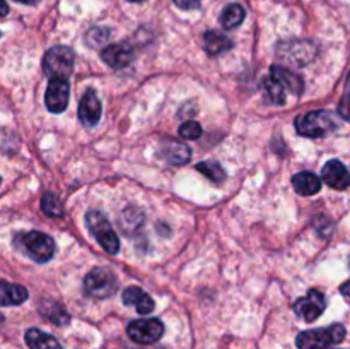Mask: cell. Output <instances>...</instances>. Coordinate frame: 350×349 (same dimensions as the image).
I'll list each match as a JSON object with an SVG mask.
<instances>
[{
    "mask_svg": "<svg viewBox=\"0 0 350 349\" xmlns=\"http://www.w3.org/2000/svg\"><path fill=\"white\" fill-rule=\"evenodd\" d=\"M41 211L50 216V218H62L64 216V205H62L58 195L51 194V192L44 194L43 198H41Z\"/></svg>",
    "mask_w": 350,
    "mask_h": 349,
    "instance_id": "obj_25",
    "label": "cell"
},
{
    "mask_svg": "<svg viewBox=\"0 0 350 349\" xmlns=\"http://www.w3.org/2000/svg\"><path fill=\"white\" fill-rule=\"evenodd\" d=\"M197 170L214 183H222L226 180V171L217 161H202L197 164Z\"/></svg>",
    "mask_w": 350,
    "mask_h": 349,
    "instance_id": "obj_24",
    "label": "cell"
},
{
    "mask_svg": "<svg viewBox=\"0 0 350 349\" xmlns=\"http://www.w3.org/2000/svg\"><path fill=\"white\" fill-rule=\"evenodd\" d=\"M340 293L344 294L345 298H349V300H350V279L345 281V283L342 284V286H340Z\"/></svg>",
    "mask_w": 350,
    "mask_h": 349,
    "instance_id": "obj_30",
    "label": "cell"
},
{
    "mask_svg": "<svg viewBox=\"0 0 350 349\" xmlns=\"http://www.w3.org/2000/svg\"><path fill=\"white\" fill-rule=\"evenodd\" d=\"M123 303L129 307H135L140 315H149L154 310V300L144 289L137 286H130L122 294Z\"/></svg>",
    "mask_w": 350,
    "mask_h": 349,
    "instance_id": "obj_14",
    "label": "cell"
},
{
    "mask_svg": "<svg viewBox=\"0 0 350 349\" xmlns=\"http://www.w3.org/2000/svg\"><path fill=\"white\" fill-rule=\"evenodd\" d=\"M0 181H2V180H0Z\"/></svg>",
    "mask_w": 350,
    "mask_h": 349,
    "instance_id": "obj_35",
    "label": "cell"
},
{
    "mask_svg": "<svg viewBox=\"0 0 350 349\" xmlns=\"http://www.w3.org/2000/svg\"><path fill=\"white\" fill-rule=\"evenodd\" d=\"M2 322H3V317H2V315H0V325H2Z\"/></svg>",
    "mask_w": 350,
    "mask_h": 349,
    "instance_id": "obj_34",
    "label": "cell"
},
{
    "mask_svg": "<svg viewBox=\"0 0 350 349\" xmlns=\"http://www.w3.org/2000/svg\"><path fill=\"white\" fill-rule=\"evenodd\" d=\"M263 92H265V99L267 101H270L272 105H277V106H282L286 105L287 101V96H286V89H284V86L280 84L277 79H273L272 75H269V77L263 79Z\"/></svg>",
    "mask_w": 350,
    "mask_h": 349,
    "instance_id": "obj_21",
    "label": "cell"
},
{
    "mask_svg": "<svg viewBox=\"0 0 350 349\" xmlns=\"http://www.w3.org/2000/svg\"><path fill=\"white\" fill-rule=\"evenodd\" d=\"M325 308H327L325 294L317 289L308 291L306 296L299 298V300L293 305L294 313L299 318H303L304 322H314L321 313H323Z\"/></svg>",
    "mask_w": 350,
    "mask_h": 349,
    "instance_id": "obj_8",
    "label": "cell"
},
{
    "mask_svg": "<svg viewBox=\"0 0 350 349\" xmlns=\"http://www.w3.org/2000/svg\"><path fill=\"white\" fill-rule=\"evenodd\" d=\"M338 113H340L342 118L350 122V72H349L347 82H345L344 96H342L340 103H338Z\"/></svg>",
    "mask_w": 350,
    "mask_h": 349,
    "instance_id": "obj_27",
    "label": "cell"
},
{
    "mask_svg": "<svg viewBox=\"0 0 350 349\" xmlns=\"http://www.w3.org/2000/svg\"><path fill=\"white\" fill-rule=\"evenodd\" d=\"M74 51L68 47L50 48L43 58V72L50 79H67L74 70Z\"/></svg>",
    "mask_w": 350,
    "mask_h": 349,
    "instance_id": "obj_5",
    "label": "cell"
},
{
    "mask_svg": "<svg viewBox=\"0 0 350 349\" xmlns=\"http://www.w3.org/2000/svg\"><path fill=\"white\" fill-rule=\"evenodd\" d=\"M338 123L335 120L334 113L327 109H318V112H310L306 115H301L296 118L297 133L304 137H325L337 130Z\"/></svg>",
    "mask_w": 350,
    "mask_h": 349,
    "instance_id": "obj_3",
    "label": "cell"
},
{
    "mask_svg": "<svg viewBox=\"0 0 350 349\" xmlns=\"http://www.w3.org/2000/svg\"><path fill=\"white\" fill-rule=\"evenodd\" d=\"M85 224H88L91 235L98 240V243L101 245L103 250H106L108 253L115 255L120 250V240L116 236L115 229L111 228V224L108 222V219L105 218V214L99 211H89L85 214Z\"/></svg>",
    "mask_w": 350,
    "mask_h": 349,
    "instance_id": "obj_4",
    "label": "cell"
},
{
    "mask_svg": "<svg viewBox=\"0 0 350 349\" xmlns=\"http://www.w3.org/2000/svg\"><path fill=\"white\" fill-rule=\"evenodd\" d=\"M270 75H272L273 79H277V81L284 86V89H286L287 92H291V94L299 96L301 92L304 91L303 79H301L299 75L294 74L293 70H289V68L280 67V65H273V67L270 68Z\"/></svg>",
    "mask_w": 350,
    "mask_h": 349,
    "instance_id": "obj_15",
    "label": "cell"
},
{
    "mask_svg": "<svg viewBox=\"0 0 350 349\" xmlns=\"http://www.w3.org/2000/svg\"><path fill=\"white\" fill-rule=\"evenodd\" d=\"M101 101L94 91H85L79 103V120L84 127H96L101 118Z\"/></svg>",
    "mask_w": 350,
    "mask_h": 349,
    "instance_id": "obj_11",
    "label": "cell"
},
{
    "mask_svg": "<svg viewBox=\"0 0 350 349\" xmlns=\"http://www.w3.org/2000/svg\"><path fill=\"white\" fill-rule=\"evenodd\" d=\"M7 12H9V5H7L5 0H0V17L7 16Z\"/></svg>",
    "mask_w": 350,
    "mask_h": 349,
    "instance_id": "obj_31",
    "label": "cell"
},
{
    "mask_svg": "<svg viewBox=\"0 0 350 349\" xmlns=\"http://www.w3.org/2000/svg\"><path fill=\"white\" fill-rule=\"evenodd\" d=\"M130 2H144V0H130Z\"/></svg>",
    "mask_w": 350,
    "mask_h": 349,
    "instance_id": "obj_33",
    "label": "cell"
},
{
    "mask_svg": "<svg viewBox=\"0 0 350 349\" xmlns=\"http://www.w3.org/2000/svg\"><path fill=\"white\" fill-rule=\"evenodd\" d=\"M84 289L89 296L105 300L113 296L118 289L115 274L106 267H94L84 279Z\"/></svg>",
    "mask_w": 350,
    "mask_h": 349,
    "instance_id": "obj_6",
    "label": "cell"
},
{
    "mask_svg": "<svg viewBox=\"0 0 350 349\" xmlns=\"http://www.w3.org/2000/svg\"><path fill=\"white\" fill-rule=\"evenodd\" d=\"M202 41H204V48L211 57H215V55H222L224 51L231 50L232 41L229 40L226 34L219 33V31H207V33L202 36Z\"/></svg>",
    "mask_w": 350,
    "mask_h": 349,
    "instance_id": "obj_19",
    "label": "cell"
},
{
    "mask_svg": "<svg viewBox=\"0 0 350 349\" xmlns=\"http://www.w3.org/2000/svg\"><path fill=\"white\" fill-rule=\"evenodd\" d=\"M94 36V40H89V43H92L96 47L98 43H101V41L108 40L109 36V31L108 29H103V27H94V29L89 31L88 38H92Z\"/></svg>",
    "mask_w": 350,
    "mask_h": 349,
    "instance_id": "obj_28",
    "label": "cell"
},
{
    "mask_svg": "<svg viewBox=\"0 0 350 349\" xmlns=\"http://www.w3.org/2000/svg\"><path fill=\"white\" fill-rule=\"evenodd\" d=\"M27 300V289L19 284L0 281V307H17Z\"/></svg>",
    "mask_w": 350,
    "mask_h": 349,
    "instance_id": "obj_17",
    "label": "cell"
},
{
    "mask_svg": "<svg viewBox=\"0 0 350 349\" xmlns=\"http://www.w3.org/2000/svg\"><path fill=\"white\" fill-rule=\"evenodd\" d=\"M24 339H26V344L31 349H64L53 335L46 334V332L40 331V328H29Z\"/></svg>",
    "mask_w": 350,
    "mask_h": 349,
    "instance_id": "obj_20",
    "label": "cell"
},
{
    "mask_svg": "<svg viewBox=\"0 0 350 349\" xmlns=\"http://www.w3.org/2000/svg\"><path fill=\"white\" fill-rule=\"evenodd\" d=\"M126 332L129 337L139 344H152L163 337L164 325L159 318H142L130 322Z\"/></svg>",
    "mask_w": 350,
    "mask_h": 349,
    "instance_id": "obj_7",
    "label": "cell"
},
{
    "mask_svg": "<svg viewBox=\"0 0 350 349\" xmlns=\"http://www.w3.org/2000/svg\"><path fill=\"white\" fill-rule=\"evenodd\" d=\"M293 187L299 195L310 197V195H314L320 192L321 180L318 178V174L311 173V171H301V173L293 177Z\"/></svg>",
    "mask_w": 350,
    "mask_h": 349,
    "instance_id": "obj_18",
    "label": "cell"
},
{
    "mask_svg": "<svg viewBox=\"0 0 350 349\" xmlns=\"http://www.w3.org/2000/svg\"><path fill=\"white\" fill-rule=\"evenodd\" d=\"M16 2L26 3V5H36V3H40V0H16Z\"/></svg>",
    "mask_w": 350,
    "mask_h": 349,
    "instance_id": "obj_32",
    "label": "cell"
},
{
    "mask_svg": "<svg viewBox=\"0 0 350 349\" xmlns=\"http://www.w3.org/2000/svg\"><path fill=\"white\" fill-rule=\"evenodd\" d=\"M345 327L342 324H334L325 328L301 332L296 337V346L299 349H327L328 346L340 344L345 339Z\"/></svg>",
    "mask_w": 350,
    "mask_h": 349,
    "instance_id": "obj_2",
    "label": "cell"
},
{
    "mask_svg": "<svg viewBox=\"0 0 350 349\" xmlns=\"http://www.w3.org/2000/svg\"><path fill=\"white\" fill-rule=\"evenodd\" d=\"M103 62L113 68H123L133 60V48L126 43H115L101 51Z\"/></svg>",
    "mask_w": 350,
    "mask_h": 349,
    "instance_id": "obj_13",
    "label": "cell"
},
{
    "mask_svg": "<svg viewBox=\"0 0 350 349\" xmlns=\"http://www.w3.org/2000/svg\"><path fill=\"white\" fill-rule=\"evenodd\" d=\"M161 153H163V157L170 164H185L190 161L191 151L190 147L185 146L183 142H178V140H164L161 144Z\"/></svg>",
    "mask_w": 350,
    "mask_h": 349,
    "instance_id": "obj_16",
    "label": "cell"
},
{
    "mask_svg": "<svg viewBox=\"0 0 350 349\" xmlns=\"http://www.w3.org/2000/svg\"><path fill=\"white\" fill-rule=\"evenodd\" d=\"M245 9H243L239 3H231V5L226 7L221 14V24L226 27V29H234L239 24L245 21Z\"/></svg>",
    "mask_w": 350,
    "mask_h": 349,
    "instance_id": "obj_23",
    "label": "cell"
},
{
    "mask_svg": "<svg viewBox=\"0 0 350 349\" xmlns=\"http://www.w3.org/2000/svg\"><path fill=\"white\" fill-rule=\"evenodd\" d=\"M321 178L328 187L335 188V190H345L350 185V173L338 159L328 161L321 170Z\"/></svg>",
    "mask_w": 350,
    "mask_h": 349,
    "instance_id": "obj_12",
    "label": "cell"
},
{
    "mask_svg": "<svg viewBox=\"0 0 350 349\" xmlns=\"http://www.w3.org/2000/svg\"><path fill=\"white\" fill-rule=\"evenodd\" d=\"M68 92H70V86H68L67 79H50L46 94H44L46 108L51 113L65 112L68 105Z\"/></svg>",
    "mask_w": 350,
    "mask_h": 349,
    "instance_id": "obj_10",
    "label": "cell"
},
{
    "mask_svg": "<svg viewBox=\"0 0 350 349\" xmlns=\"http://www.w3.org/2000/svg\"><path fill=\"white\" fill-rule=\"evenodd\" d=\"M180 135L188 140H197L202 137V127L197 122H185L180 127Z\"/></svg>",
    "mask_w": 350,
    "mask_h": 349,
    "instance_id": "obj_26",
    "label": "cell"
},
{
    "mask_svg": "<svg viewBox=\"0 0 350 349\" xmlns=\"http://www.w3.org/2000/svg\"><path fill=\"white\" fill-rule=\"evenodd\" d=\"M14 243L21 252L26 253L31 260L38 263L48 262L55 253V242L41 231L21 233L16 236Z\"/></svg>",
    "mask_w": 350,
    "mask_h": 349,
    "instance_id": "obj_1",
    "label": "cell"
},
{
    "mask_svg": "<svg viewBox=\"0 0 350 349\" xmlns=\"http://www.w3.org/2000/svg\"><path fill=\"white\" fill-rule=\"evenodd\" d=\"M40 311H41V315H44V317L48 318V320L53 322V324H57V325H60V327L62 325H67L68 322H70V317H68L67 310H65L64 307H60L57 301H51V300L41 301Z\"/></svg>",
    "mask_w": 350,
    "mask_h": 349,
    "instance_id": "obj_22",
    "label": "cell"
},
{
    "mask_svg": "<svg viewBox=\"0 0 350 349\" xmlns=\"http://www.w3.org/2000/svg\"><path fill=\"white\" fill-rule=\"evenodd\" d=\"M277 57L287 64L303 67L304 64L313 60L314 47L310 41H287V43H280Z\"/></svg>",
    "mask_w": 350,
    "mask_h": 349,
    "instance_id": "obj_9",
    "label": "cell"
},
{
    "mask_svg": "<svg viewBox=\"0 0 350 349\" xmlns=\"http://www.w3.org/2000/svg\"><path fill=\"white\" fill-rule=\"evenodd\" d=\"M174 3H176L180 9L183 10H193V9H198L200 7V2L202 0H173Z\"/></svg>",
    "mask_w": 350,
    "mask_h": 349,
    "instance_id": "obj_29",
    "label": "cell"
}]
</instances>
